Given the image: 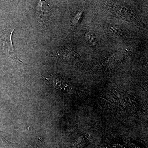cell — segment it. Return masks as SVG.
Segmentation results:
<instances>
[{"label": "cell", "mask_w": 148, "mask_h": 148, "mask_svg": "<svg viewBox=\"0 0 148 148\" xmlns=\"http://www.w3.org/2000/svg\"><path fill=\"white\" fill-rule=\"evenodd\" d=\"M45 2L43 1H40L38 5V14L40 16H42L44 14V11L46 10V6Z\"/></svg>", "instance_id": "3957f363"}, {"label": "cell", "mask_w": 148, "mask_h": 148, "mask_svg": "<svg viewBox=\"0 0 148 148\" xmlns=\"http://www.w3.org/2000/svg\"><path fill=\"white\" fill-rule=\"evenodd\" d=\"M15 29L14 28L12 30L10 31L5 35L3 38V51L5 54L13 60L19 61L22 62V61L20 60L17 57L12 44V35Z\"/></svg>", "instance_id": "6da1fadb"}, {"label": "cell", "mask_w": 148, "mask_h": 148, "mask_svg": "<svg viewBox=\"0 0 148 148\" xmlns=\"http://www.w3.org/2000/svg\"><path fill=\"white\" fill-rule=\"evenodd\" d=\"M45 79L47 83L52 85L54 87L60 90H64L67 86L63 81L58 77L50 76L49 77H46Z\"/></svg>", "instance_id": "7a4b0ae2"}]
</instances>
